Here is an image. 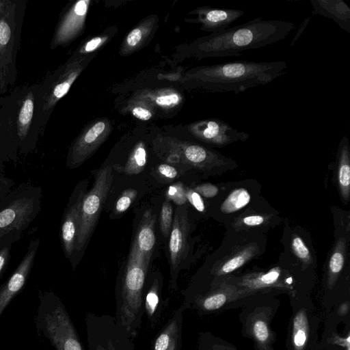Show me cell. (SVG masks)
<instances>
[{
  "mask_svg": "<svg viewBox=\"0 0 350 350\" xmlns=\"http://www.w3.org/2000/svg\"><path fill=\"white\" fill-rule=\"evenodd\" d=\"M295 28L290 21L256 18L243 24L215 32L200 44L206 56H240L246 50L255 49L283 40Z\"/></svg>",
  "mask_w": 350,
  "mask_h": 350,
  "instance_id": "obj_1",
  "label": "cell"
},
{
  "mask_svg": "<svg viewBox=\"0 0 350 350\" xmlns=\"http://www.w3.org/2000/svg\"><path fill=\"white\" fill-rule=\"evenodd\" d=\"M284 61L251 62L241 60L209 66L200 70L203 81L214 91L233 92L267 84L286 72Z\"/></svg>",
  "mask_w": 350,
  "mask_h": 350,
  "instance_id": "obj_2",
  "label": "cell"
},
{
  "mask_svg": "<svg viewBox=\"0 0 350 350\" xmlns=\"http://www.w3.org/2000/svg\"><path fill=\"white\" fill-rule=\"evenodd\" d=\"M148 265L133 241L116 291L114 317L117 323L133 339L137 335L144 314L143 293Z\"/></svg>",
  "mask_w": 350,
  "mask_h": 350,
  "instance_id": "obj_3",
  "label": "cell"
},
{
  "mask_svg": "<svg viewBox=\"0 0 350 350\" xmlns=\"http://www.w3.org/2000/svg\"><path fill=\"white\" fill-rule=\"evenodd\" d=\"M27 0H0V96L17 79L16 58Z\"/></svg>",
  "mask_w": 350,
  "mask_h": 350,
  "instance_id": "obj_4",
  "label": "cell"
},
{
  "mask_svg": "<svg viewBox=\"0 0 350 350\" xmlns=\"http://www.w3.org/2000/svg\"><path fill=\"white\" fill-rule=\"evenodd\" d=\"M35 324L38 334L55 350H83L64 304L53 292L40 291Z\"/></svg>",
  "mask_w": 350,
  "mask_h": 350,
  "instance_id": "obj_5",
  "label": "cell"
},
{
  "mask_svg": "<svg viewBox=\"0 0 350 350\" xmlns=\"http://www.w3.org/2000/svg\"><path fill=\"white\" fill-rule=\"evenodd\" d=\"M271 295L257 293L231 305V308L241 306L239 314L241 332L245 337L252 340L255 350H274L276 334L272 323L280 304Z\"/></svg>",
  "mask_w": 350,
  "mask_h": 350,
  "instance_id": "obj_6",
  "label": "cell"
},
{
  "mask_svg": "<svg viewBox=\"0 0 350 350\" xmlns=\"http://www.w3.org/2000/svg\"><path fill=\"white\" fill-rule=\"evenodd\" d=\"M38 84L14 88L9 95L3 96L1 105L10 118L21 154H27L33 150L40 135L36 117V97Z\"/></svg>",
  "mask_w": 350,
  "mask_h": 350,
  "instance_id": "obj_7",
  "label": "cell"
},
{
  "mask_svg": "<svg viewBox=\"0 0 350 350\" xmlns=\"http://www.w3.org/2000/svg\"><path fill=\"white\" fill-rule=\"evenodd\" d=\"M42 189L30 183L14 187L0 203V239L10 233L24 234L38 216Z\"/></svg>",
  "mask_w": 350,
  "mask_h": 350,
  "instance_id": "obj_8",
  "label": "cell"
},
{
  "mask_svg": "<svg viewBox=\"0 0 350 350\" xmlns=\"http://www.w3.org/2000/svg\"><path fill=\"white\" fill-rule=\"evenodd\" d=\"M290 305L287 350H338L322 343L319 333L322 316L310 297L303 295L291 298Z\"/></svg>",
  "mask_w": 350,
  "mask_h": 350,
  "instance_id": "obj_9",
  "label": "cell"
},
{
  "mask_svg": "<svg viewBox=\"0 0 350 350\" xmlns=\"http://www.w3.org/2000/svg\"><path fill=\"white\" fill-rule=\"evenodd\" d=\"M85 323L88 350H134V339L114 317L88 312Z\"/></svg>",
  "mask_w": 350,
  "mask_h": 350,
  "instance_id": "obj_10",
  "label": "cell"
},
{
  "mask_svg": "<svg viewBox=\"0 0 350 350\" xmlns=\"http://www.w3.org/2000/svg\"><path fill=\"white\" fill-rule=\"evenodd\" d=\"M113 180L112 169L109 166L97 170L92 189L85 193L81 209V220L75 251L79 252L85 245L96 224L103 204L107 197Z\"/></svg>",
  "mask_w": 350,
  "mask_h": 350,
  "instance_id": "obj_11",
  "label": "cell"
},
{
  "mask_svg": "<svg viewBox=\"0 0 350 350\" xmlns=\"http://www.w3.org/2000/svg\"><path fill=\"white\" fill-rule=\"evenodd\" d=\"M77 75V70L67 66L46 77L38 84L36 97V117L40 135L44 134L56 103L68 93Z\"/></svg>",
  "mask_w": 350,
  "mask_h": 350,
  "instance_id": "obj_12",
  "label": "cell"
},
{
  "mask_svg": "<svg viewBox=\"0 0 350 350\" xmlns=\"http://www.w3.org/2000/svg\"><path fill=\"white\" fill-rule=\"evenodd\" d=\"M226 280L239 288L242 299L257 293H272L273 291L285 293L290 299L306 295L299 291L292 275L278 267L267 272L247 273L237 280Z\"/></svg>",
  "mask_w": 350,
  "mask_h": 350,
  "instance_id": "obj_13",
  "label": "cell"
},
{
  "mask_svg": "<svg viewBox=\"0 0 350 350\" xmlns=\"http://www.w3.org/2000/svg\"><path fill=\"white\" fill-rule=\"evenodd\" d=\"M242 299L239 288L226 279L211 287L205 293L184 299L183 305L200 314H208L231 305Z\"/></svg>",
  "mask_w": 350,
  "mask_h": 350,
  "instance_id": "obj_14",
  "label": "cell"
},
{
  "mask_svg": "<svg viewBox=\"0 0 350 350\" xmlns=\"http://www.w3.org/2000/svg\"><path fill=\"white\" fill-rule=\"evenodd\" d=\"M189 229L187 210L183 206H178L173 220L169 241L171 275L170 288L173 291L177 290L179 269L188 250Z\"/></svg>",
  "mask_w": 350,
  "mask_h": 350,
  "instance_id": "obj_15",
  "label": "cell"
},
{
  "mask_svg": "<svg viewBox=\"0 0 350 350\" xmlns=\"http://www.w3.org/2000/svg\"><path fill=\"white\" fill-rule=\"evenodd\" d=\"M40 239H32L27 252L9 279L0 287V317L13 298L23 288L33 267Z\"/></svg>",
  "mask_w": 350,
  "mask_h": 350,
  "instance_id": "obj_16",
  "label": "cell"
},
{
  "mask_svg": "<svg viewBox=\"0 0 350 350\" xmlns=\"http://www.w3.org/2000/svg\"><path fill=\"white\" fill-rule=\"evenodd\" d=\"M85 193L83 188H76L63 215L60 236L65 256L68 258L75 252L80 226L81 204Z\"/></svg>",
  "mask_w": 350,
  "mask_h": 350,
  "instance_id": "obj_17",
  "label": "cell"
},
{
  "mask_svg": "<svg viewBox=\"0 0 350 350\" xmlns=\"http://www.w3.org/2000/svg\"><path fill=\"white\" fill-rule=\"evenodd\" d=\"M196 135L204 142L218 147L233 142H245L249 134L239 131L219 119H209L198 123L195 128Z\"/></svg>",
  "mask_w": 350,
  "mask_h": 350,
  "instance_id": "obj_18",
  "label": "cell"
},
{
  "mask_svg": "<svg viewBox=\"0 0 350 350\" xmlns=\"http://www.w3.org/2000/svg\"><path fill=\"white\" fill-rule=\"evenodd\" d=\"M167 159L171 162H181L200 170H210L226 165L228 161L219 153L198 144L183 147L180 152L174 153Z\"/></svg>",
  "mask_w": 350,
  "mask_h": 350,
  "instance_id": "obj_19",
  "label": "cell"
},
{
  "mask_svg": "<svg viewBox=\"0 0 350 350\" xmlns=\"http://www.w3.org/2000/svg\"><path fill=\"white\" fill-rule=\"evenodd\" d=\"M183 304L178 308L157 333L152 342V350H181L184 312Z\"/></svg>",
  "mask_w": 350,
  "mask_h": 350,
  "instance_id": "obj_20",
  "label": "cell"
},
{
  "mask_svg": "<svg viewBox=\"0 0 350 350\" xmlns=\"http://www.w3.org/2000/svg\"><path fill=\"white\" fill-rule=\"evenodd\" d=\"M163 280L160 275L154 274L148 284H145L143 293L144 314L153 327L159 322L168 299L162 297Z\"/></svg>",
  "mask_w": 350,
  "mask_h": 350,
  "instance_id": "obj_21",
  "label": "cell"
},
{
  "mask_svg": "<svg viewBox=\"0 0 350 350\" xmlns=\"http://www.w3.org/2000/svg\"><path fill=\"white\" fill-rule=\"evenodd\" d=\"M87 7V1H79L66 14L54 32L51 42V49L67 43L76 35L81 19L86 13Z\"/></svg>",
  "mask_w": 350,
  "mask_h": 350,
  "instance_id": "obj_22",
  "label": "cell"
},
{
  "mask_svg": "<svg viewBox=\"0 0 350 350\" xmlns=\"http://www.w3.org/2000/svg\"><path fill=\"white\" fill-rule=\"evenodd\" d=\"M18 153V142L10 118L0 106V172H2L5 163L16 161Z\"/></svg>",
  "mask_w": 350,
  "mask_h": 350,
  "instance_id": "obj_23",
  "label": "cell"
},
{
  "mask_svg": "<svg viewBox=\"0 0 350 350\" xmlns=\"http://www.w3.org/2000/svg\"><path fill=\"white\" fill-rule=\"evenodd\" d=\"M312 14L332 19L342 29L350 33V8L342 0H311Z\"/></svg>",
  "mask_w": 350,
  "mask_h": 350,
  "instance_id": "obj_24",
  "label": "cell"
},
{
  "mask_svg": "<svg viewBox=\"0 0 350 350\" xmlns=\"http://www.w3.org/2000/svg\"><path fill=\"white\" fill-rule=\"evenodd\" d=\"M244 14V11L237 9L207 8L200 11V20L204 29L215 33L227 28Z\"/></svg>",
  "mask_w": 350,
  "mask_h": 350,
  "instance_id": "obj_25",
  "label": "cell"
},
{
  "mask_svg": "<svg viewBox=\"0 0 350 350\" xmlns=\"http://www.w3.org/2000/svg\"><path fill=\"white\" fill-rule=\"evenodd\" d=\"M154 224L155 219L152 211H146L142 215L134 239L139 251L149 263L156 241Z\"/></svg>",
  "mask_w": 350,
  "mask_h": 350,
  "instance_id": "obj_26",
  "label": "cell"
},
{
  "mask_svg": "<svg viewBox=\"0 0 350 350\" xmlns=\"http://www.w3.org/2000/svg\"><path fill=\"white\" fill-rule=\"evenodd\" d=\"M338 156V184L343 200L347 202L350 194V152L346 136L340 141Z\"/></svg>",
  "mask_w": 350,
  "mask_h": 350,
  "instance_id": "obj_27",
  "label": "cell"
},
{
  "mask_svg": "<svg viewBox=\"0 0 350 350\" xmlns=\"http://www.w3.org/2000/svg\"><path fill=\"white\" fill-rule=\"evenodd\" d=\"M347 250L345 239L340 237L336 243L327 266L326 287L329 291L335 288L344 267Z\"/></svg>",
  "mask_w": 350,
  "mask_h": 350,
  "instance_id": "obj_28",
  "label": "cell"
},
{
  "mask_svg": "<svg viewBox=\"0 0 350 350\" xmlns=\"http://www.w3.org/2000/svg\"><path fill=\"white\" fill-rule=\"evenodd\" d=\"M258 251V248L256 244H250L244 247L217 267L213 274L216 277H220L235 271L252 258Z\"/></svg>",
  "mask_w": 350,
  "mask_h": 350,
  "instance_id": "obj_29",
  "label": "cell"
},
{
  "mask_svg": "<svg viewBox=\"0 0 350 350\" xmlns=\"http://www.w3.org/2000/svg\"><path fill=\"white\" fill-rule=\"evenodd\" d=\"M247 190L239 188L232 191L221 205V211L224 213H232L245 206L250 201Z\"/></svg>",
  "mask_w": 350,
  "mask_h": 350,
  "instance_id": "obj_30",
  "label": "cell"
},
{
  "mask_svg": "<svg viewBox=\"0 0 350 350\" xmlns=\"http://www.w3.org/2000/svg\"><path fill=\"white\" fill-rule=\"evenodd\" d=\"M196 350H237L232 344L210 332L200 334Z\"/></svg>",
  "mask_w": 350,
  "mask_h": 350,
  "instance_id": "obj_31",
  "label": "cell"
},
{
  "mask_svg": "<svg viewBox=\"0 0 350 350\" xmlns=\"http://www.w3.org/2000/svg\"><path fill=\"white\" fill-rule=\"evenodd\" d=\"M146 163V152L142 145L138 146L133 152L122 172L127 175L139 174Z\"/></svg>",
  "mask_w": 350,
  "mask_h": 350,
  "instance_id": "obj_32",
  "label": "cell"
},
{
  "mask_svg": "<svg viewBox=\"0 0 350 350\" xmlns=\"http://www.w3.org/2000/svg\"><path fill=\"white\" fill-rule=\"evenodd\" d=\"M23 236L21 233H10L0 239V275L10 258V252L14 243Z\"/></svg>",
  "mask_w": 350,
  "mask_h": 350,
  "instance_id": "obj_33",
  "label": "cell"
},
{
  "mask_svg": "<svg viewBox=\"0 0 350 350\" xmlns=\"http://www.w3.org/2000/svg\"><path fill=\"white\" fill-rule=\"evenodd\" d=\"M172 207L168 200L164 201L162 204L160 213V229L165 237H167L171 232L172 220Z\"/></svg>",
  "mask_w": 350,
  "mask_h": 350,
  "instance_id": "obj_34",
  "label": "cell"
},
{
  "mask_svg": "<svg viewBox=\"0 0 350 350\" xmlns=\"http://www.w3.org/2000/svg\"><path fill=\"white\" fill-rule=\"evenodd\" d=\"M291 247L294 254L306 265L311 263V254L309 249L301 237L295 234L291 241Z\"/></svg>",
  "mask_w": 350,
  "mask_h": 350,
  "instance_id": "obj_35",
  "label": "cell"
},
{
  "mask_svg": "<svg viewBox=\"0 0 350 350\" xmlns=\"http://www.w3.org/2000/svg\"><path fill=\"white\" fill-rule=\"evenodd\" d=\"M166 200L173 201L178 206L184 205L187 198L183 184L178 182L170 185L166 191Z\"/></svg>",
  "mask_w": 350,
  "mask_h": 350,
  "instance_id": "obj_36",
  "label": "cell"
},
{
  "mask_svg": "<svg viewBox=\"0 0 350 350\" xmlns=\"http://www.w3.org/2000/svg\"><path fill=\"white\" fill-rule=\"evenodd\" d=\"M137 194V191L133 189H125L116 203L115 212L120 214L126 211L135 199Z\"/></svg>",
  "mask_w": 350,
  "mask_h": 350,
  "instance_id": "obj_37",
  "label": "cell"
},
{
  "mask_svg": "<svg viewBox=\"0 0 350 350\" xmlns=\"http://www.w3.org/2000/svg\"><path fill=\"white\" fill-rule=\"evenodd\" d=\"M185 196L187 200L198 211L204 212L205 209L204 203L201 196L193 189L185 188Z\"/></svg>",
  "mask_w": 350,
  "mask_h": 350,
  "instance_id": "obj_38",
  "label": "cell"
},
{
  "mask_svg": "<svg viewBox=\"0 0 350 350\" xmlns=\"http://www.w3.org/2000/svg\"><path fill=\"white\" fill-rule=\"evenodd\" d=\"M14 185L15 183L11 178L5 176L0 172V203L13 190Z\"/></svg>",
  "mask_w": 350,
  "mask_h": 350,
  "instance_id": "obj_39",
  "label": "cell"
},
{
  "mask_svg": "<svg viewBox=\"0 0 350 350\" xmlns=\"http://www.w3.org/2000/svg\"><path fill=\"white\" fill-rule=\"evenodd\" d=\"M194 190L200 195L207 198H213L219 191V189L214 185L211 183H203L195 187Z\"/></svg>",
  "mask_w": 350,
  "mask_h": 350,
  "instance_id": "obj_40",
  "label": "cell"
},
{
  "mask_svg": "<svg viewBox=\"0 0 350 350\" xmlns=\"http://www.w3.org/2000/svg\"><path fill=\"white\" fill-rule=\"evenodd\" d=\"M157 173L160 176L168 180H173L178 176V171L173 166L168 164H161L157 167Z\"/></svg>",
  "mask_w": 350,
  "mask_h": 350,
  "instance_id": "obj_41",
  "label": "cell"
},
{
  "mask_svg": "<svg viewBox=\"0 0 350 350\" xmlns=\"http://www.w3.org/2000/svg\"><path fill=\"white\" fill-rule=\"evenodd\" d=\"M267 219L262 215H252L244 217L240 222L246 226H256L264 224Z\"/></svg>",
  "mask_w": 350,
  "mask_h": 350,
  "instance_id": "obj_42",
  "label": "cell"
},
{
  "mask_svg": "<svg viewBox=\"0 0 350 350\" xmlns=\"http://www.w3.org/2000/svg\"><path fill=\"white\" fill-rule=\"evenodd\" d=\"M179 96L176 94L160 96L157 98L156 102L159 105H172L178 103Z\"/></svg>",
  "mask_w": 350,
  "mask_h": 350,
  "instance_id": "obj_43",
  "label": "cell"
},
{
  "mask_svg": "<svg viewBox=\"0 0 350 350\" xmlns=\"http://www.w3.org/2000/svg\"><path fill=\"white\" fill-rule=\"evenodd\" d=\"M142 38V31L139 29H134L127 36V43L130 46L136 45Z\"/></svg>",
  "mask_w": 350,
  "mask_h": 350,
  "instance_id": "obj_44",
  "label": "cell"
},
{
  "mask_svg": "<svg viewBox=\"0 0 350 350\" xmlns=\"http://www.w3.org/2000/svg\"><path fill=\"white\" fill-rule=\"evenodd\" d=\"M310 18H311L310 16L306 17L303 21V22L300 24V25L297 28L295 35L294 36V37L291 42V44H290L291 46H293L295 44V42L297 41V40L300 38V36L302 35L303 32L304 31L307 25H308Z\"/></svg>",
  "mask_w": 350,
  "mask_h": 350,
  "instance_id": "obj_45",
  "label": "cell"
},
{
  "mask_svg": "<svg viewBox=\"0 0 350 350\" xmlns=\"http://www.w3.org/2000/svg\"><path fill=\"white\" fill-rule=\"evenodd\" d=\"M133 114L139 119L147 120L151 118V113L146 109L137 107L133 109Z\"/></svg>",
  "mask_w": 350,
  "mask_h": 350,
  "instance_id": "obj_46",
  "label": "cell"
},
{
  "mask_svg": "<svg viewBox=\"0 0 350 350\" xmlns=\"http://www.w3.org/2000/svg\"><path fill=\"white\" fill-rule=\"evenodd\" d=\"M101 42L100 38H94L88 42L85 47V51L87 52L94 50Z\"/></svg>",
  "mask_w": 350,
  "mask_h": 350,
  "instance_id": "obj_47",
  "label": "cell"
},
{
  "mask_svg": "<svg viewBox=\"0 0 350 350\" xmlns=\"http://www.w3.org/2000/svg\"><path fill=\"white\" fill-rule=\"evenodd\" d=\"M3 102V96H0V106L2 105Z\"/></svg>",
  "mask_w": 350,
  "mask_h": 350,
  "instance_id": "obj_48",
  "label": "cell"
},
{
  "mask_svg": "<svg viewBox=\"0 0 350 350\" xmlns=\"http://www.w3.org/2000/svg\"><path fill=\"white\" fill-rule=\"evenodd\" d=\"M338 350H340V349H338Z\"/></svg>",
  "mask_w": 350,
  "mask_h": 350,
  "instance_id": "obj_49",
  "label": "cell"
}]
</instances>
